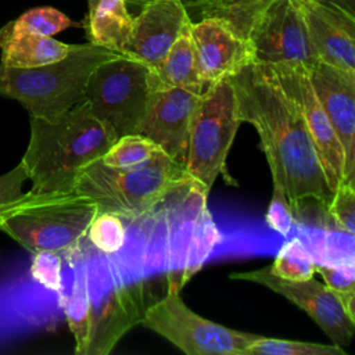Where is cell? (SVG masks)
Returning <instances> with one entry per match:
<instances>
[{
    "label": "cell",
    "mask_w": 355,
    "mask_h": 355,
    "mask_svg": "<svg viewBox=\"0 0 355 355\" xmlns=\"http://www.w3.org/2000/svg\"><path fill=\"white\" fill-rule=\"evenodd\" d=\"M190 180L186 168L161 151L135 168H111L96 159L78 173L73 190L90 197L100 212L129 222L155 209Z\"/></svg>",
    "instance_id": "3"
},
{
    "label": "cell",
    "mask_w": 355,
    "mask_h": 355,
    "mask_svg": "<svg viewBox=\"0 0 355 355\" xmlns=\"http://www.w3.org/2000/svg\"><path fill=\"white\" fill-rule=\"evenodd\" d=\"M272 67V65H269ZM283 90L300 108L331 193L344 179V151L337 133L311 85L308 69L301 67H272Z\"/></svg>",
    "instance_id": "12"
},
{
    "label": "cell",
    "mask_w": 355,
    "mask_h": 355,
    "mask_svg": "<svg viewBox=\"0 0 355 355\" xmlns=\"http://www.w3.org/2000/svg\"><path fill=\"white\" fill-rule=\"evenodd\" d=\"M69 17L53 7H36L25 11L4 28L15 33H31L39 36H54L71 26H76Z\"/></svg>",
    "instance_id": "26"
},
{
    "label": "cell",
    "mask_w": 355,
    "mask_h": 355,
    "mask_svg": "<svg viewBox=\"0 0 355 355\" xmlns=\"http://www.w3.org/2000/svg\"><path fill=\"white\" fill-rule=\"evenodd\" d=\"M86 287L92 305V338L87 355H108L137 323L144 311L111 255L92 244L83 250Z\"/></svg>",
    "instance_id": "7"
},
{
    "label": "cell",
    "mask_w": 355,
    "mask_h": 355,
    "mask_svg": "<svg viewBox=\"0 0 355 355\" xmlns=\"http://www.w3.org/2000/svg\"><path fill=\"white\" fill-rule=\"evenodd\" d=\"M220 241V232L214 220L208 205L201 211L190 245L182 275V286H184L205 263L214 251L215 245Z\"/></svg>",
    "instance_id": "24"
},
{
    "label": "cell",
    "mask_w": 355,
    "mask_h": 355,
    "mask_svg": "<svg viewBox=\"0 0 355 355\" xmlns=\"http://www.w3.org/2000/svg\"><path fill=\"white\" fill-rule=\"evenodd\" d=\"M241 122L259 136L273 184L284 189L294 216L308 201L326 214L331 190L295 101L283 90L272 67L252 62L230 78Z\"/></svg>",
    "instance_id": "1"
},
{
    "label": "cell",
    "mask_w": 355,
    "mask_h": 355,
    "mask_svg": "<svg viewBox=\"0 0 355 355\" xmlns=\"http://www.w3.org/2000/svg\"><path fill=\"white\" fill-rule=\"evenodd\" d=\"M161 151V147L146 135L129 133L118 137L100 161L111 168H135L148 162Z\"/></svg>",
    "instance_id": "23"
},
{
    "label": "cell",
    "mask_w": 355,
    "mask_h": 355,
    "mask_svg": "<svg viewBox=\"0 0 355 355\" xmlns=\"http://www.w3.org/2000/svg\"><path fill=\"white\" fill-rule=\"evenodd\" d=\"M29 141L21 158L31 193L73 190L78 173L100 159L118 139L82 100L51 118L29 116Z\"/></svg>",
    "instance_id": "2"
},
{
    "label": "cell",
    "mask_w": 355,
    "mask_h": 355,
    "mask_svg": "<svg viewBox=\"0 0 355 355\" xmlns=\"http://www.w3.org/2000/svg\"><path fill=\"white\" fill-rule=\"evenodd\" d=\"M316 273L322 275L324 284L337 295L345 313L355 322V262L354 259L333 263H316Z\"/></svg>",
    "instance_id": "28"
},
{
    "label": "cell",
    "mask_w": 355,
    "mask_h": 355,
    "mask_svg": "<svg viewBox=\"0 0 355 355\" xmlns=\"http://www.w3.org/2000/svg\"><path fill=\"white\" fill-rule=\"evenodd\" d=\"M191 22L180 0H153L133 18L132 33L123 55L157 68L184 26Z\"/></svg>",
    "instance_id": "17"
},
{
    "label": "cell",
    "mask_w": 355,
    "mask_h": 355,
    "mask_svg": "<svg viewBox=\"0 0 355 355\" xmlns=\"http://www.w3.org/2000/svg\"><path fill=\"white\" fill-rule=\"evenodd\" d=\"M73 44L31 33H15L0 29V64L15 68H33L64 58Z\"/></svg>",
    "instance_id": "20"
},
{
    "label": "cell",
    "mask_w": 355,
    "mask_h": 355,
    "mask_svg": "<svg viewBox=\"0 0 355 355\" xmlns=\"http://www.w3.org/2000/svg\"><path fill=\"white\" fill-rule=\"evenodd\" d=\"M266 225L283 237H287L294 225V214L283 187L273 184V194L265 215Z\"/></svg>",
    "instance_id": "33"
},
{
    "label": "cell",
    "mask_w": 355,
    "mask_h": 355,
    "mask_svg": "<svg viewBox=\"0 0 355 355\" xmlns=\"http://www.w3.org/2000/svg\"><path fill=\"white\" fill-rule=\"evenodd\" d=\"M324 1V0H323ZM333 1H337V3H340L341 6H344V7H347V8H349V10H352V4H349V3H347V0H333ZM354 1V0H352ZM354 11V10H352Z\"/></svg>",
    "instance_id": "36"
},
{
    "label": "cell",
    "mask_w": 355,
    "mask_h": 355,
    "mask_svg": "<svg viewBox=\"0 0 355 355\" xmlns=\"http://www.w3.org/2000/svg\"><path fill=\"white\" fill-rule=\"evenodd\" d=\"M316 262L300 239L286 241L269 266L270 272L286 280H308L315 276Z\"/></svg>",
    "instance_id": "27"
},
{
    "label": "cell",
    "mask_w": 355,
    "mask_h": 355,
    "mask_svg": "<svg viewBox=\"0 0 355 355\" xmlns=\"http://www.w3.org/2000/svg\"><path fill=\"white\" fill-rule=\"evenodd\" d=\"M313 92L344 151V179L355 178V72L322 61L308 69Z\"/></svg>",
    "instance_id": "16"
},
{
    "label": "cell",
    "mask_w": 355,
    "mask_h": 355,
    "mask_svg": "<svg viewBox=\"0 0 355 355\" xmlns=\"http://www.w3.org/2000/svg\"><path fill=\"white\" fill-rule=\"evenodd\" d=\"M151 68L132 57L119 54L97 65L85 92L92 112L116 137L140 133L147 115Z\"/></svg>",
    "instance_id": "8"
},
{
    "label": "cell",
    "mask_w": 355,
    "mask_h": 355,
    "mask_svg": "<svg viewBox=\"0 0 355 355\" xmlns=\"http://www.w3.org/2000/svg\"><path fill=\"white\" fill-rule=\"evenodd\" d=\"M98 205L76 190L26 193V200L0 223V230L31 254H68L80 247Z\"/></svg>",
    "instance_id": "5"
},
{
    "label": "cell",
    "mask_w": 355,
    "mask_h": 355,
    "mask_svg": "<svg viewBox=\"0 0 355 355\" xmlns=\"http://www.w3.org/2000/svg\"><path fill=\"white\" fill-rule=\"evenodd\" d=\"M62 262L64 255L57 251H39L33 254L31 275L44 288L62 293Z\"/></svg>",
    "instance_id": "32"
},
{
    "label": "cell",
    "mask_w": 355,
    "mask_h": 355,
    "mask_svg": "<svg viewBox=\"0 0 355 355\" xmlns=\"http://www.w3.org/2000/svg\"><path fill=\"white\" fill-rule=\"evenodd\" d=\"M25 180L28 173L21 162L0 175V223L25 202L26 193L22 190Z\"/></svg>",
    "instance_id": "31"
},
{
    "label": "cell",
    "mask_w": 355,
    "mask_h": 355,
    "mask_svg": "<svg viewBox=\"0 0 355 355\" xmlns=\"http://www.w3.org/2000/svg\"><path fill=\"white\" fill-rule=\"evenodd\" d=\"M240 123L239 100L230 78L208 85L200 94L191 121L184 168L209 191L220 173L233 183L226 172V158Z\"/></svg>",
    "instance_id": "6"
},
{
    "label": "cell",
    "mask_w": 355,
    "mask_h": 355,
    "mask_svg": "<svg viewBox=\"0 0 355 355\" xmlns=\"http://www.w3.org/2000/svg\"><path fill=\"white\" fill-rule=\"evenodd\" d=\"M148 1H153V0H126V4L143 7ZM180 1L186 7L187 12L189 10L196 11L201 15V18L219 17L227 21L233 10V4L229 0H180Z\"/></svg>",
    "instance_id": "34"
},
{
    "label": "cell",
    "mask_w": 355,
    "mask_h": 355,
    "mask_svg": "<svg viewBox=\"0 0 355 355\" xmlns=\"http://www.w3.org/2000/svg\"><path fill=\"white\" fill-rule=\"evenodd\" d=\"M232 4H233V10H232V14H230V17H229V22L230 24H233L234 22V19H236V17H237V12H239V10H240V4H241V1L243 0H229Z\"/></svg>",
    "instance_id": "35"
},
{
    "label": "cell",
    "mask_w": 355,
    "mask_h": 355,
    "mask_svg": "<svg viewBox=\"0 0 355 355\" xmlns=\"http://www.w3.org/2000/svg\"><path fill=\"white\" fill-rule=\"evenodd\" d=\"M140 323L187 355H245L255 337L202 318L175 290L147 306Z\"/></svg>",
    "instance_id": "9"
},
{
    "label": "cell",
    "mask_w": 355,
    "mask_h": 355,
    "mask_svg": "<svg viewBox=\"0 0 355 355\" xmlns=\"http://www.w3.org/2000/svg\"><path fill=\"white\" fill-rule=\"evenodd\" d=\"M64 258L73 268V280L69 293L61 295V305L75 340V354L87 355L92 338V305L86 287L83 250L79 247L72 252L64 254Z\"/></svg>",
    "instance_id": "21"
},
{
    "label": "cell",
    "mask_w": 355,
    "mask_h": 355,
    "mask_svg": "<svg viewBox=\"0 0 355 355\" xmlns=\"http://www.w3.org/2000/svg\"><path fill=\"white\" fill-rule=\"evenodd\" d=\"M209 190L200 182L190 183L164 200L168 219V290L180 291L189 245L201 211L208 205Z\"/></svg>",
    "instance_id": "18"
},
{
    "label": "cell",
    "mask_w": 355,
    "mask_h": 355,
    "mask_svg": "<svg viewBox=\"0 0 355 355\" xmlns=\"http://www.w3.org/2000/svg\"><path fill=\"white\" fill-rule=\"evenodd\" d=\"M151 82V73H150ZM197 92L151 82L147 115L140 133L154 140L173 161L184 166L191 121L200 100Z\"/></svg>",
    "instance_id": "13"
},
{
    "label": "cell",
    "mask_w": 355,
    "mask_h": 355,
    "mask_svg": "<svg viewBox=\"0 0 355 355\" xmlns=\"http://www.w3.org/2000/svg\"><path fill=\"white\" fill-rule=\"evenodd\" d=\"M247 39L255 62L309 69L319 60L293 0H266L254 12Z\"/></svg>",
    "instance_id": "10"
},
{
    "label": "cell",
    "mask_w": 355,
    "mask_h": 355,
    "mask_svg": "<svg viewBox=\"0 0 355 355\" xmlns=\"http://www.w3.org/2000/svg\"><path fill=\"white\" fill-rule=\"evenodd\" d=\"M200 75L205 85L232 78L255 62L251 43L233 25L219 17H205L190 24Z\"/></svg>",
    "instance_id": "15"
},
{
    "label": "cell",
    "mask_w": 355,
    "mask_h": 355,
    "mask_svg": "<svg viewBox=\"0 0 355 355\" xmlns=\"http://www.w3.org/2000/svg\"><path fill=\"white\" fill-rule=\"evenodd\" d=\"M119 53L92 43L73 44L61 60L15 68L0 64V96L18 101L29 116L51 119L82 100L87 80L97 65Z\"/></svg>",
    "instance_id": "4"
},
{
    "label": "cell",
    "mask_w": 355,
    "mask_h": 355,
    "mask_svg": "<svg viewBox=\"0 0 355 355\" xmlns=\"http://www.w3.org/2000/svg\"><path fill=\"white\" fill-rule=\"evenodd\" d=\"M326 215L337 232L355 234V178L343 179L333 191Z\"/></svg>",
    "instance_id": "30"
},
{
    "label": "cell",
    "mask_w": 355,
    "mask_h": 355,
    "mask_svg": "<svg viewBox=\"0 0 355 355\" xmlns=\"http://www.w3.org/2000/svg\"><path fill=\"white\" fill-rule=\"evenodd\" d=\"M189 22L159 65L151 69V82L168 87H182L201 93L205 83L200 75Z\"/></svg>",
    "instance_id": "22"
},
{
    "label": "cell",
    "mask_w": 355,
    "mask_h": 355,
    "mask_svg": "<svg viewBox=\"0 0 355 355\" xmlns=\"http://www.w3.org/2000/svg\"><path fill=\"white\" fill-rule=\"evenodd\" d=\"M293 1L302 15L319 60L331 67L355 72L354 11L333 0Z\"/></svg>",
    "instance_id": "14"
},
{
    "label": "cell",
    "mask_w": 355,
    "mask_h": 355,
    "mask_svg": "<svg viewBox=\"0 0 355 355\" xmlns=\"http://www.w3.org/2000/svg\"><path fill=\"white\" fill-rule=\"evenodd\" d=\"M233 280H245L261 284L280 294L301 308L337 345H347L352 340L355 322L345 313L337 295L322 282L311 277L308 280H286L275 276L269 266L234 272Z\"/></svg>",
    "instance_id": "11"
},
{
    "label": "cell",
    "mask_w": 355,
    "mask_h": 355,
    "mask_svg": "<svg viewBox=\"0 0 355 355\" xmlns=\"http://www.w3.org/2000/svg\"><path fill=\"white\" fill-rule=\"evenodd\" d=\"M245 355H347V352L337 344L270 338L255 334L245 349Z\"/></svg>",
    "instance_id": "25"
},
{
    "label": "cell",
    "mask_w": 355,
    "mask_h": 355,
    "mask_svg": "<svg viewBox=\"0 0 355 355\" xmlns=\"http://www.w3.org/2000/svg\"><path fill=\"white\" fill-rule=\"evenodd\" d=\"M86 3L89 11L83 26L89 43L122 54L133 25L126 0H86Z\"/></svg>",
    "instance_id": "19"
},
{
    "label": "cell",
    "mask_w": 355,
    "mask_h": 355,
    "mask_svg": "<svg viewBox=\"0 0 355 355\" xmlns=\"http://www.w3.org/2000/svg\"><path fill=\"white\" fill-rule=\"evenodd\" d=\"M126 237V226L121 216L111 212H98L89 226L86 239L89 243L107 255L116 254Z\"/></svg>",
    "instance_id": "29"
}]
</instances>
